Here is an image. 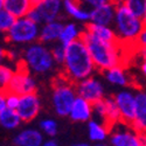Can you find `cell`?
Instances as JSON below:
<instances>
[{"mask_svg": "<svg viewBox=\"0 0 146 146\" xmlns=\"http://www.w3.org/2000/svg\"><path fill=\"white\" fill-rule=\"evenodd\" d=\"M81 39L86 43L96 69L105 71L116 66H125L124 50H126V47H130V44H125L121 41L111 42L101 40L87 29L82 32Z\"/></svg>", "mask_w": 146, "mask_h": 146, "instance_id": "1", "label": "cell"}, {"mask_svg": "<svg viewBox=\"0 0 146 146\" xmlns=\"http://www.w3.org/2000/svg\"><path fill=\"white\" fill-rule=\"evenodd\" d=\"M62 66L63 75L74 83L92 76L96 70L91 55L82 39L66 47V57Z\"/></svg>", "mask_w": 146, "mask_h": 146, "instance_id": "2", "label": "cell"}, {"mask_svg": "<svg viewBox=\"0 0 146 146\" xmlns=\"http://www.w3.org/2000/svg\"><path fill=\"white\" fill-rule=\"evenodd\" d=\"M141 18L131 13L123 1H116V13L113 20V29L117 38L125 44L135 46L136 40L144 29Z\"/></svg>", "mask_w": 146, "mask_h": 146, "instance_id": "3", "label": "cell"}, {"mask_svg": "<svg viewBox=\"0 0 146 146\" xmlns=\"http://www.w3.org/2000/svg\"><path fill=\"white\" fill-rule=\"evenodd\" d=\"M77 97L76 84L67 78L64 75L56 77L53 83L52 103L57 116H69L71 105Z\"/></svg>", "mask_w": 146, "mask_h": 146, "instance_id": "4", "label": "cell"}, {"mask_svg": "<svg viewBox=\"0 0 146 146\" xmlns=\"http://www.w3.org/2000/svg\"><path fill=\"white\" fill-rule=\"evenodd\" d=\"M21 62L31 72L35 74H47L56 64L52 50L42 42L31 43L23 52V60Z\"/></svg>", "mask_w": 146, "mask_h": 146, "instance_id": "5", "label": "cell"}, {"mask_svg": "<svg viewBox=\"0 0 146 146\" xmlns=\"http://www.w3.org/2000/svg\"><path fill=\"white\" fill-rule=\"evenodd\" d=\"M109 143L111 146H144L146 133H140L131 124L120 120L110 127Z\"/></svg>", "mask_w": 146, "mask_h": 146, "instance_id": "6", "label": "cell"}, {"mask_svg": "<svg viewBox=\"0 0 146 146\" xmlns=\"http://www.w3.org/2000/svg\"><path fill=\"white\" fill-rule=\"evenodd\" d=\"M40 27L27 17L18 18L12 28L6 33L7 41L15 44H31L39 40Z\"/></svg>", "mask_w": 146, "mask_h": 146, "instance_id": "7", "label": "cell"}, {"mask_svg": "<svg viewBox=\"0 0 146 146\" xmlns=\"http://www.w3.org/2000/svg\"><path fill=\"white\" fill-rule=\"evenodd\" d=\"M36 88H38V84H36L35 78L32 76L27 67L21 62L20 66L15 69V72L8 86L7 91L14 92L21 96L25 94L36 92Z\"/></svg>", "mask_w": 146, "mask_h": 146, "instance_id": "8", "label": "cell"}, {"mask_svg": "<svg viewBox=\"0 0 146 146\" xmlns=\"http://www.w3.org/2000/svg\"><path fill=\"white\" fill-rule=\"evenodd\" d=\"M94 113L98 117V120H101L109 127L121 120L115 97H104L103 100L95 103Z\"/></svg>", "mask_w": 146, "mask_h": 146, "instance_id": "9", "label": "cell"}, {"mask_svg": "<svg viewBox=\"0 0 146 146\" xmlns=\"http://www.w3.org/2000/svg\"><path fill=\"white\" fill-rule=\"evenodd\" d=\"M76 84L77 96L83 97L84 100L95 104L105 97V89L103 83L94 76H90L86 80H82Z\"/></svg>", "mask_w": 146, "mask_h": 146, "instance_id": "10", "label": "cell"}, {"mask_svg": "<svg viewBox=\"0 0 146 146\" xmlns=\"http://www.w3.org/2000/svg\"><path fill=\"white\" fill-rule=\"evenodd\" d=\"M113 97L118 106L121 121H125L127 124H132L136 118V110H137L136 92L124 89L117 92Z\"/></svg>", "mask_w": 146, "mask_h": 146, "instance_id": "11", "label": "cell"}, {"mask_svg": "<svg viewBox=\"0 0 146 146\" xmlns=\"http://www.w3.org/2000/svg\"><path fill=\"white\" fill-rule=\"evenodd\" d=\"M17 111L21 117L22 121H25V123L34 120L41 111V101L38 94L31 92L21 95Z\"/></svg>", "mask_w": 146, "mask_h": 146, "instance_id": "12", "label": "cell"}, {"mask_svg": "<svg viewBox=\"0 0 146 146\" xmlns=\"http://www.w3.org/2000/svg\"><path fill=\"white\" fill-rule=\"evenodd\" d=\"M116 13V1L108 3L90 9V21L95 25L112 26Z\"/></svg>", "mask_w": 146, "mask_h": 146, "instance_id": "13", "label": "cell"}, {"mask_svg": "<svg viewBox=\"0 0 146 146\" xmlns=\"http://www.w3.org/2000/svg\"><path fill=\"white\" fill-rule=\"evenodd\" d=\"M94 115V104L89 101L84 100L83 97L77 96L74 101L69 112V117L74 121H80V123H86L91 119Z\"/></svg>", "mask_w": 146, "mask_h": 146, "instance_id": "14", "label": "cell"}, {"mask_svg": "<svg viewBox=\"0 0 146 146\" xmlns=\"http://www.w3.org/2000/svg\"><path fill=\"white\" fill-rule=\"evenodd\" d=\"M41 15L42 23L58 20L63 9V0H42L35 6Z\"/></svg>", "mask_w": 146, "mask_h": 146, "instance_id": "15", "label": "cell"}, {"mask_svg": "<svg viewBox=\"0 0 146 146\" xmlns=\"http://www.w3.org/2000/svg\"><path fill=\"white\" fill-rule=\"evenodd\" d=\"M44 141L43 132L38 129H23L13 139L15 146H41Z\"/></svg>", "mask_w": 146, "mask_h": 146, "instance_id": "16", "label": "cell"}, {"mask_svg": "<svg viewBox=\"0 0 146 146\" xmlns=\"http://www.w3.org/2000/svg\"><path fill=\"white\" fill-rule=\"evenodd\" d=\"M136 118L131 124L138 132L146 133V90L136 91Z\"/></svg>", "mask_w": 146, "mask_h": 146, "instance_id": "17", "label": "cell"}, {"mask_svg": "<svg viewBox=\"0 0 146 146\" xmlns=\"http://www.w3.org/2000/svg\"><path fill=\"white\" fill-rule=\"evenodd\" d=\"M63 11L80 22L88 23L90 21V9L80 4L78 0H63Z\"/></svg>", "mask_w": 146, "mask_h": 146, "instance_id": "18", "label": "cell"}, {"mask_svg": "<svg viewBox=\"0 0 146 146\" xmlns=\"http://www.w3.org/2000/svg\"><path fill=\"white\" fill-rule=\"evenodd\" d=\"M63 26L64 25L60 20L43 23V26L40 28L39 41L42 43H52V42L58 41Z\"/></svg>", "mask_w": 146, "mask_h": 146, "instance_id": "19", "label": "cell"}, {"mask_svg": "<svg viewBox=\"0 0 146 146\" xmlns=\"http://www.w3.org/2000/svg\"><path fill=\"white\" fill-rule=\"evenodd\" d=\"M106 81L112 86L126 88L130 84V76L125 70V66H116L110 69L105 70L104 72Z\"/></svg>", "mask_w": 146, "mask_h": 146, "instance_id": "20", "label": "cell"}, {"mask_svg": "<svg viewBox=\"0 0 146 146\" xmlns=\"http://www.w3.org/2000/svg\"><path fill=\"white\" fill-rule=\"evenodd\" d=\"M110 135V127L101 120L90 119L88 121V136L92 143L105 141Z\"/></svg>", "mask_w": 146, "mask_h": 146, "instance_id": "21", "label": "cell"}, {"mask_svg": "<svg viewBox=\"0 0 146 146\" xmlns=\"http://www.w3.org/2000/svg\"><path fill=\"white\" fill-rule=\"evenodd\" d=\"M32 7L33 4L31 0H4V8L17 19L26 17Z\"/></svg>", "mask_w": 146, "mask_h": 146, "instance_id": "22", "label": "cell"}, {"mask_svg": "<svg viewBox=\"0 0 146 146\" xmlns=\"http://www.w3.org/2000/svg\"><path fill=\"white\" fill-rule=\"evenodd\" d=\"M88 32H90L92 35H95L96 38H98L101 40L104 41H119V39L117 38V34L113 29V27L111 26H103V25H95V23L88 22L86 25V28Z\"/></svg>", "mask_w": 146, "mask_h": 146, "instance_id": "23", "label": "cell"}, {"mask_svg": "<svg viewBox=\"0 0 146 146\" xmlns=\"http://www.w3.org/2000/svg\"><path fill=\"white\" fill-rule=\"evenodd\" d=\"M22 123V119L19 116L15 109L6 108L0 112V126L6 130H15Z\"/></svg>", "mask_w": 146, "mask_h": 146, "instance_id": "24", "label": "cell"}, {"mask_svg": "<svg viewBox=\"0 0 146 146\" xmlns=\"http://www.w3.org/2000/svg\"><path fill=\"white\" fill-rule=\"evenodd\" d=\"M82 32L83 31H81V28L76 25V23L68 22V23H66V25L63 26V29H62V33H61L58 42L67 47L71 42H74V41L81 39Z\"/></svg>", "mask_w": 146, "mask_h": 146, "instance_id": "25", "label": "cell"}, {"mask_svg": "<svg viewBox=\"0 0 146 146\" xmlns=\"http://www.w3.org/2000/svg\"><path fill=\"white\" fill-rule=\"evenodd\" d=\"M14 72H15V69H13L5 63L0 66V90L7 91Z\"/></svg>", "mask_w": 146, "mask_h": 146, "instance_id": "26", "label": "cell"}, {"mask_svg": "<svg viewBox=\"0 0 146 146\" xmlns=\"http://www.w3.org/2000/svg\"><path fill=\"white\" fill-rule=\"evenodd\" d=\"M123 3L126 5L131 13L138 18H143L146 11V0H125Z\"/></svg>", "mask_w": 146, "mask_h": 146, "instance_id": "27", "label": "cell"}, {"mask_svg": "<svg viewBox=\"0 0 146 146\" xmlns=\"http://www.w3.org/2000/svg\"><path fill=\"white\" fill-rule=\"evenodd\" d=\"M17 18L11 14L8 11H6L5 8L3 11H0V33H7L12 26L14 25Z\"/></svg>", "mask_w": 146, "mask_h": 146, "instance_id": "28", "label": "cell"}, {"mask_svg": "<svg viewBox=\"0 0 146 146\" xmlns=\"http://www.w3.org/2000/svg\"><path fill=\"white\" fill-rule=\"evenodd\" d=\"M40 130L43 132V135H47L49 137H55L58 131L57 121L53 118H44L40 121Z\"/></svg>", "mask_w": 146, "mask_h": 146, "instance_id": "29", "label": "cell"}, {"mask_svg": "<svg viewBox=\"0 0 146 146\" xmlns=\"http://www.w3.org/2000/svg\"><path fill=\"white\" fill-rule=\"evenodd\" d=\"M52 55L54 57V61L56 64H61L62 66L64 62V57H66V46H63L62 43H57L56 46H54L52 48Z\"/></svg>", "mask_w": 146, "mask_h": 146, "instance_id": "30", "label": "cell"}, {"mask_svg": "<svg viewBox=\"0 0 146 146\" xmlns=\"http://www.w3.org/2000/svg\"><path fill=\"white\" fill-rule=\"evenodd\" d=\"M19 102H20V95L11 92V91H6V105H7V108L15 109L17 110Z\"/></svg>", "mask_w": 146, "mask_h": 146, "instance_id": "31", "label": "cell"}, {"mask_svg": "<svg viewBox=\"0 0 146 146\" xmlns=\"http://www.w3.org/2000/svg\"><path fill=\"white\" fill-rule=\"evenodd\" d=\"M78 1L84 7L91 9V8H95L97 6H101V5H104V4H108V3H113V1H116V0H78Z\"/></svg>", "mask_w": 146, "mask_h": 146, "instance_id": "32", "label": "cell"}, {"mask_svg": "<svg viewBox=\"0 0 146 146\" xmlns=\"http://www.w3.org/2000/svg\"><path fill=\"white\" fill-rule=\"evenodd\" d=\"M26 17H27L28 19H31L32 21H34V22H36V23H39V25L42 22V20H41V15H40L38 8H36L35 6L32 7V9L28 12V14H27Z\"/></svg>", "mask_w": 146, "mask_h": 146, "instance_id": "33", "label": "cell"}, {"mask_svg": "<svg viewBox=\"0 0 146 146\" xmlns=\"http://www.w3.org/2000/svg\"><path fill=\"white\" fill-rule=\"evenodd\" d=\"M135 46L137 48H145V49H146V28H144L141 31V33L139 34L138 39L136 40Z\"/></svg>", "mask_w": 146, "mask_h": 146, "instance_id": "34", "label": "cell"}, {"mask_svg": "<svg viewBox=\"0 0 146 146\" xmlns=\"http://www.w3.org/2000/svg\"><path fill=\"white\" fill-rule=\"evenodd\" d=\"M6 108H7V105H6V91L0 90V112Z\"/></svg>", "mask_w": 146, "mask_h": 146, "instance_id": "35", "label": "cell"}, {"mask_svg": "<svg viewBox=\"0 0 146 146\" xmlns=\"http://www.w3.org/2000/svg\"><path fill=\"white\" fill-rule=\"evenodd\" d=\"M7 57H8V52L5 49V48H3L0 46V66L4 64V62L7 60Z\"/></svg>", "mask_w": 146, "mask_h": 146, "instance_id": "36", "label": "cell"}, {"mask_svg": "<svg viewBox=\"0 0 146 146\" xmlns=\"http://www.w3.org/2000/svg\"><path fill=\"white\" fill-rule=\"evenodd\" d=\"M41 146H60V145H58L57 141L54 140V139H48V140H44Z\"/></svg>", "mask_w": 146, "mask_h": 146, "instance_id": "37", "label": "cell"}, {"mask_svg": "<svg viewBox=\"0 0 146 146\" xmlns=\"http://www.w3.org/2000/svg\"><path fill=\"white\" fill-rule=\"evenodd\" d=\"M140 71L144 76H146V58L141 60V63H140Z\"/></svg>", "mask_w": 146, "mask_h": 146, "instance_id": "38", "label": "cell"}, {"mask_svg": "<svg viewBox=\"0 0 146 146\" xmlns=\"http://www.w3.org/2000/svg\"><path fill=\"white\" fill-rule=\"evenodd\" d=\"M92 146H111V145H110V143L106 144L105 141H101V143H95Z\"/></svg>", "mask_w": 146, "mask_h": 146, "instance_id": "39", "label": "cell"}, {"mask_svg": "<svg viewBox=\"0 0 146 146\" xmlns=\"http://www.w3.org/2000/svg\"><path fill=\"white\" fill-rule=\"evenodd\" d=\"M71 146H91V145H89L88 143H75V144H72Z\"/></svg>", "mask_w": 146, "mask_h": 146, "instance_id": "40", "label": "cell"}, {"mask_svg": "<svg viewBox=\"0 0 146 146\" xmlns=\"http://www.w3.org/2000/svg\"><path fill=\"white\" fill-rule=\"evenodd\" d=\"M141 20H143V23H144V27L146 28V11H145V13H144V15H143Z\"/></svg>", "mask_w": 146, "mask_h": 146, "instance_id": "41", "label": "cell"}, {"mask_svg": "<svg viewBox=\"0 0 146 146\" xmlns=\"http://www.w3.org/2000/svg\"><path fill=\"white\" fill-rule=\"evenodd\" d=\"M31 1H32L33 6H36V5H39V4L42 1V0H31Z\"/></svg>", "mask_w": 146, "mask_h": 146, "instance_id": "42", "label": "cell"}, {"mask_svg": "<svg viewBox=\"0 0 146 146\" xmlns=\"http://www.w3.org/2000/svg\"><path fill=\"white\" fill-rule=\"evenodd\" d=\"M4 9V0H0V11Z\"/></svg>", "mask_w": 146, "mask_h": 146, "instance_id": "43", "label": "cell"}, {"mask_svg": "<svg viewBox=\"0 0 146 146\" xmlns=\"http://www.w3.org/2000/svg\"><path fill=\"white\" fill-rule=\"evenodd\" d=\"M116 1H125V0H116Z\"/></svg>", "mask_w": 146, "mask_h": 146, "instance_id": "44", "label": "cell"}, {"mask_svg": "<svg viewBox=\"0 0 146 146\" xmlns=\"http://www.w3.org/2000/svg\"><path fill=\"white\" fill-rule=\"evenodd\" d=\"M144 146H146V145H144Z\"/></svg>", "mask_w": 146, "mask_h": 146, "instance_id": "45", "label": "cell"}]
</instances>
